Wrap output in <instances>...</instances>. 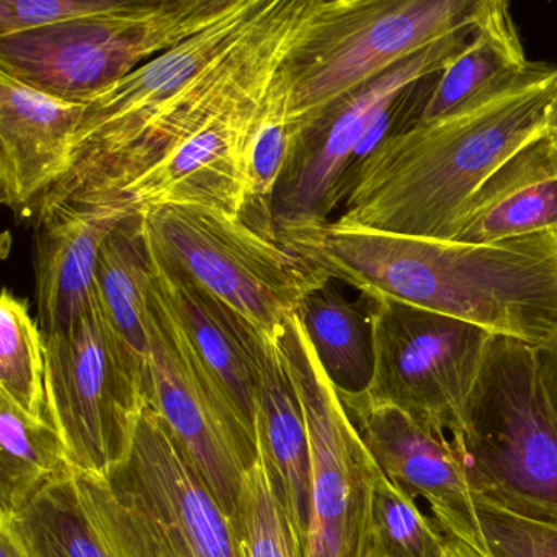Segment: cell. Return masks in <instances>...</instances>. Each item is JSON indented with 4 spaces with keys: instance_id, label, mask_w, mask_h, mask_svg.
I'll use <instances>...</instances> for the list:
<instances>
[{
    "instance_id": "6da1fadb",
    "label": "cell",
    "mask_w": 557,
    "mask_h": 557,
    "mask_svg": "<svg viewBox=\"0 0 557 557\" xmlns=\"http://www.w3.org/2000/svg\"><path fill=\"white\" fill-rule=\"evenodd\" d=\"M273 236L367 298L397 299L533 347L557 329V234L468 244L327 221L280 224Z\"/></svg>"
},
{
    "instance_id": "7a4b0ae2",
    "label": "cell",
    "mask_w": 557,
    "mask_h": 557,
    "mask_svg": "<svg viewBox=\"0 0 557 557\" xmlns=\"http://www.w3.org/2000/svg\"><path fill=\"white\" fill-rule=\"evenodd\" d=\"M553 126L557 64L531 63L497 92L384 143L364 162L335 223L451 240L469 198L518 149Z\"/></svg>"
},
{
    "instance_id": "3957f363",
    "label": "cell",
    "mask_w": 557,
    "mask_h": 557,
    "mask_svg": "<svg viewBox=\"0 0 557 557\" xmlns=\"http://www.w3.org/2000/svg\"><path fill=\"white\" fill-rule=\"evenodd\" d=\"M449 442L472 497L557 523V416L533 345L492 337Z\"/></svg>"
},
{
    "instance_id": "277c9868",
    "label": "cell",
    "mask_w": 557,
    "mask_h": 557,
    "mask_svg": "<svg viewBox=\"0 0 557 557\" xmlns=\"http://www.w3.org/2000/svg\"><path fill=\"white\" fill-rule=\"evenodd\" d=\"M482 0H311L280 64L296 136L422 48L471 27Z\"/></svg>"
},
{
    "instance_id": "5b68a950",
    "label": "cell",
    "mask_w": 557,
    "mask_h": 557,
    "mask_svg": "<svg viewBox=\"0 0 557 557\" xmlns=\"http://www.w3.org/2000/svg\"><path fill=\"white\" fill-rule=\"evenodd\" d=\"M240 4L243 0H120L103 14L0 38V71L84 103Z\"/></svg>"
},
{
    "instance_id": "8992f818",
    "label": "cell",
    "mask_w": 557,
    "mask_h": 557,
    "mask_svg": "<svg viewBox=\"0 0 557 557\" xmlns=\"http://www.w3.org/2000/svg\"><path fill=\"white\" fill-rule=\"evenodd\" d=\"M141 214L152 256L203 286L263 337L275 338L301 299L329 282L243 218L190 205Z\"/></svg>"
},
{
    "instance_id": "52a82bcc",
    "label": "cell",
    "mask_w": 557,
    "mask_h": 557,
    "mask_svg": "<svg viewBox=\"0 0 557 557\" xmlns=\"http://www.w3.org/2000/svg\"><path fill=\"white\" fill-rule=\"evenodd\" d=\"M311 443L306 557H376L373 492L380 468L322 370L296 314L276 334Z\"/></svg>"
},
{
    "instance_id": "ba28073f",
    "label": "cell",
    "mask_w": 557,
    "mask_h": 557,
    "mask_svg": "<svg viewBox=\"0 0 557 557\" xmlns=\"http://www.w3.org/2000/svg\"><path fill=\"white\" fill-rule=\"evenodd\" d=\"M367 299L376 350L368 403L396 407L430 432H451L494 334L397 299Z\"/></svg>"
},
{
    "instance_id": "9c48e42d",
    "label": "cell",
    "mask_w": 557,
    "mask_h": 557,
    "mask_svg": "<svg viewBox=\"0 0 557 557\" xmlns=\"http://www.w3.org/2000/svg\"><path fill=\"white\" fill-rule=\"evenodd\" d=\"M45 342L51 425L76 471L107 478L128 459L145 393L97 305Z\"/></svg>"
},
{
    "instance_id": "30bf717a",
    "label": "cell",
    "mask_w": 557,
    "mask_h": 557,
    "mask_svg": "<svg viewBox=\"0 0 557 557\" xmlns=\"http://www.w3.org/2000/svg\"><path fill=\"white\" fill-rule=\"evenodd\" d=\"M272 0H243L223 21L143 64L125 79L84 102L73 168L48 194L37 218L63 207L84 182L159 119L198 77L226 57L259 24Z\"/></svg>"
},
{
    "instance_id": "8fae6325",
    "label": "cell",
    "mask_w": 557,
    "mask_h": 557,
    "mask_svg": "<svg viewBox=\"0 0 557 557\" xmlns=\"http://www.w3.org/2000/svg\"><path fill=\"white\" fill-rule=\"evenodd\" d=\"M107 478L156 557H247L236 521L149 404L139 412L128 459Z\"/></svg>"
},
{
    "instance_id": "7c38bea8",
    "label": "cell",
    "mask_w": 557,
    "mask_h": 557,
    "mask_svg": "<svg viewBox=\"0 0 557 557\" xmlns=\"http://www.w3.org/2000/svg\"><path fill=\"white\" fill-rule=\"evenodd\" d=\"M472 25L394 64L338 100L296 136L273 198L275 226L327 223L335 208L344 203L342 181L374 120L409 84L443 71L468 45Z\"/></svg>"
},
{
    "instance_id": "4fadbf2b",
    "label": "cell",
    "mask_w": 557,
    "mask_h": 557,
    "mask_svg": "<svg viewBox=\"0 0 557 557\" xmlns=\"http://www.w3.org/2000/svg\"><path fill=\"white\" fill-rule=\"evenodd\" d=\"M152 273V272H151ZM149 406L168 423L226 513L237 523L240 485L259 443L195 360L149 282Z\"/></svg>"
},
{
    "instance_id": "5bb4252c",
    "label": "cell",
    "mask_w": 557,
    "mask_h": 557,
    "mask_svg": "<svg viewBox=\"0 0 557 557\" xmlns=\"http://www.w3.org/2000/svg\"><path fill=\"white\" fill-rule=\"evenodd\" d=\"M270 83L234 102L141 177L86 207L128 218L168 205H190L243 218L247 143Z\"/></svg>"
},
{
    "instance_id": "9a60e30c",
    "label": "cell",
    "mask_w": 557,
    "mask_h": 557,
    "mask_svg": "<svg viewBox=\"0 0 557 557\" xmlns=\"http://www.w3.org/2000/svg\"><path fill=\"white\" fill-rule=\"evenodd\" d=\"M341 400L387 481L407 498L422 497L442 530L484 554L474 497L446 435L423 429L396 407L374 406L364 396Z\"/></svg>"
},
{
    "instance_id": "2e32d148",
    "label": "cell",
    "mask_w": 557,
    "mask_h": 557,
    "mask_svg": "<svg viewBox=\"0 0 557 557\" xmlns=\"http://www.w3.org/2000/svg\"><path fill=\"white\" fill-rule=\"evenodd\" d=\"M151 283L201 370L259 443L260 368L269 338L243 315L152 256Z\"/></svg>"
},
{
    "instance_id": "e0dca14e",
    "label": "cell",
    "mask_w": 557,
    "mask_h": 557,
    "mask_svg": "<svg viewBox=\"0 0 557 557\" xmlns=\"http://www.w3.org/2000/svg\"><path fill=\"white\" fill-rule=\"evenodd\" d=\"M84 110L0 71V198L17 216L37 214L70 174Z\"/></svg>"
},
{
    "instance_id": "ac0fdd59",
    "label": "cell",
    "mask_w": 557,
    "mask_h": 557,
    "mask_svg": "<svg viewBox=\"0 0 557 557\" xmlns=\"http://www.w3.org/2000/svg\"><path fill=\"white\" fill-rule=\"evenodd\" d=\"M8 517L34 557H156L106 475L74 471Z\"/></svg>"
},
{
    "instance_id": "d6986e66",
    "label": "cell",
    "mask_w": 557,
    "mask_h": 557,
    "mask_svg": "<svg viewBox=\"0 0 557 557\" xmlns=\"http://www.w3.org/2000/svg\"><path fill=\"white\" fill-rule=\"evenodd\" d=\"M125 218L99 208H54L38 216L35 298L45 337L73 327L96 306L100 250Z\"/></svg>"
},
{
    "instance_id": "ffe728a7",
    "label": "cell",
    "mask_w": 557,
    "mask_h": 557,
    "mask_svg": "<svg viewBox=\"0 0 557 557\" xmlns=\"http://www.w3.org/2000/svg\"><path fill=\"white\" fill-rule=\"evenodd\" d=\"M557 234V126L518 149L469 198L458 243L491 244Z\"/></svg>"
},
{
    "instance_id": "44dd1931",
    "label": "cell",
    "mask_w": 557,
    "mask_h": 557,
    "mask_svg": "<svg viewBox=\"0 0 557 557\" xmlns=\"http://www.w3.org/2000/svg\"><path fill=\"white\" fill-rule=\"evenodd\" d=\"M259 448L278 482L299 544L308 543L311 502V443L301 400L275 338H269L260 368Z\"/></svg>"
},
{
    "instance_id": "7402d4cb",
    "label": "cell",
    "mask_w": 557,
    "mask_h": 557,
    "mask_svg": "<svg viewBox=\"0 0 557 557\" xmlns=\"http://www.w3.org/2000/svg\"><path fill=\"white\" fill-rule=\"evenodd\" d=\"M152 257L143 214L110 233L97 265L96 305L149 403L148 292Z\"/></svg>"
},
{
    "instance_id": "603a6c76",
    "label": "cell",
    "mask_w": 557,
    "mask_h": 557,
    "mask_svg": "<svg viewBox=\"0 0 557 557\" xmlns=\"http://www.w3.org/2000/svg\"><path fill=\"white\" fill-rule=\"evenodd\" d=\"M520 35L502 0H482L468 45L443 67L420 116L436 122L508 86L530 67Z\"/></svg>"
},
{
    "instance_id": "cb8c5ba5",
    "label": "cell",
    "mask_w": 557,
    "mask_h": 557,
    "mask_svg": "<svg viewBox=\"0 0 557 557\" xmlns=\"http://www.w3.org/2000/svg\"><path fill=\"white\" fill-rule=\"evenodd\" d=\"M296 318L338 396H364L376 367L370 301H348L329 280L301 299Z\"/></svg>"
},
{
    "instance_id": "d4e9b609",
    "label": "cell",
    "mask_w": 557,
    "mask_h": 557,
    "mask_svg": "<svg viewBox=\"0 0 557 557\" xmlns=\"http://www.w3.org/2000/svg\"><path fill=\"white\" fill-rule=\"evenodd\" d=\"M74 471L54 426L0 396V515L17 513L47 485Z\"/></svg>"
},
{
    "instance_id": "484cf974",
    "label": "cell",
    "mask_w": 557,
    "mask_h": 557,
    "mask_svg": "<svg viewBox=\"0 0 557 557\" xmlns=\"http://www.w3.org/2000/svg\"><path fill=\"white\" fill-rule=\"evenodd\" d=\"M293 143L288 86L278 67L257 110L247 143V205L243 214L250 226L272 237H275L273 198L288 164Z\"/></svg>"
},
{
    "instance_id": "4316f807",
    "label": "cell",
    "mask_w": 557,
    "mask_h": 557,
    "mask_svg": "<svg viewBox=\"0 0 557 557\" xmlns=\"http://www.w3.org/2000/svg\"><path fill=\"white\" fill-rule=\"evenodd\" d=\"M0 396L32 419L50 422L47 342L27 301L9 288L0 298Z\"/></svg>"
},
{
    "instance_id": "83f0119b",
    "label": "cell",
    "mask_w": 557,
    "mask_h": 557,
    "mask_svg": "<svg viewBox=\"0 0 557 557\" xmlns=\"http://www.w3.org/2000/svg\"><path fill=\"white\" fill-rule=\"evenodd\" d=\"M237 527L247 557H305L278 482L262 451L244 474Z\"/></svg>"
},
{
    "instance_id": "f1b7e54d",
    "label": "cell",
    "mask_w": 557,
    "mask_h": 557,
    "mask_svg": "<svg viewBox=\"0 0 557 557\" xmlns=\"http://www.w3.org/2000/svg\"><path fill=\"white\" fill-rule=\"evenodd\" d=\"M376 557H445L446 531L380 472L373 492Z\"/></svg>"
},
{
    "instance_id": "f546056e",
    "label": "cell",
    "mask_w": 557,
    "mask_h": 557,
    "mask_svg": "<svg viewBox=\"0 0 557 557\" xmlns=\"http://www.w3.org/2000/svg\"><path fill=\"white\" fill-rule=\"evenodd\" d=\"M485 557H557V523L527 520L474 498Z\"/></svg>"
},
{
    "instance_id": "4dcf8cb0",
    "label": "cell",
    "mask_w": 557,
    "mask_h": 557,
    "mask_svg": "<svg viewBox=\"0 0 557 557\" xmlns=\"http://www.w3.org/2000/svg\"><path fill=\"white\" fill-rule=\"evenodd\" d=\"M120 0H2L0 38L57 27L112 11Z\"/></svg>"
},
{
    "instance_id": "1f68e13d",
    "label": "cell",
    "mask_w": 557,
    "mask_h": 557,
    "mask_svg": "<svg viewBox=\"0 0 557 557\" xmlns=\"http://www.w3.org/2000/svg\"><path fill=\"white\" fill-rule=\"evenodd\" d=\"M534 354L541 381L557 416V329L543 344L534 347Z\"/></svg>"
},
{
    "instance_id": "d6a6232c",
    "label": "cell",
    "mask_w": 557,
    "mask_h": 557,
    "mask_svg": "<svg viewBox=\"0 0 557 557\" xmlns=\"http://www.w3.org/2000/svg\"><path fill=\"white\" fill-rule=\"evenodd\" d=\"M0 557H34L8 517H0Z\"/></svg>"
},
{
    "instance_id": "836d02e7",
    "label": "cell",
    "mask_w": 557,
    "mask_h": 557,
    "mask_svg": "<svg viewBox=\"0 0 557 557\" xmlns=\"http://www.w3.org/2000/svg\"><path fill=\"white\" fill-rule=\"evenodd\" d=\"M445 557H485L474 547L453 534L446 533Z\"/></svg>"
}]
</instances>
